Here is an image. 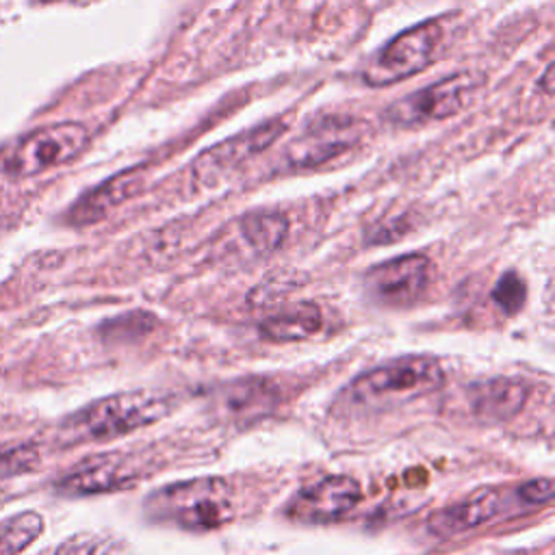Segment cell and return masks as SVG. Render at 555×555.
<instances>
[{
	"mask_svg": "<svg viewBox=\"0 0 555 555\" xmlns=\"http://www.w3.org/2000/svg\"><path fill=\"white\" fill-rule=\"evenodd\" d=\"M442 39V26L436 20L421 22L392 37L366 65L364 82L369 87H386L423 72Z\"/></svg>",
	"mask_w": 555,
	"mask_h": 555,
	"instance_id": "5",
	"label": "cell"
},
{
	"mask_svg": "<svg viewBox=\"0 0 555 555\" xmlns=\"http://www.w3.org/2000/svg\"><path fill=\"white\" fill-rule=\"evenodd\" d=\"M360 499L362 488L353 477L327 475L304 486L286 503V516L301 525H330L345 518Z\"/></svg>",
	"mask_w": 555,
	"mask_h": 555,
	"instance_id": "7",
	"label": "cell"
},
{
	"mask_svg": "<svg viewBox=\"0 0 555 555\" xmlns=\"http://www.w3.org/2000/svg\"><path fill=\"white\" fill-rule=\"evenodd\" d=\"M546 93L553 91V65L548 63V67L544 69V87H542Z\"/></svg>",
	"mask_w": 555,
	"mask_h": 555,
	"instance_id": "22",
	"label": "cell"
},
{
	"mask_svg": "<svg viewBox=\"0 0 555 555\" xmlns=\"http://www.w3.org/2000/svg\"><path fill=\"white\" fill-rule=\"evenodd\" d=\"M492 299H494V304L505 314H509V317L516 314L522 308L525 299H527V284H525V280L516 271L503 273L496 280L494 288H492Z\"/></svg>",
	"mask_w": 555,
	"mask_h": 555,
	"instance_id": "19",
	"label": "cell"
},
{
	"mask_svg": "<svg viewBox=\"0 0 555 555\" xmlns=\"http://www.w3.org/2000/svg\"><path fill=\"white\" fill-rule=\"evenodd\" d=\"M171 412V399L152 390H128L102 397L67 416L61 438L67 444L100 442L147 427Z\"/></svg>",
	"mask_w": 555,
	"mask_h": 555,
	"instance_id": "1",
	"label": "cell"
},
{
	"mask_svg": "<svg viewBox=\"0 0 555 555\" xmlns=\"http://www.w3.org/2000/svg\"><path fill=\"white\" fill-rule=\"evenodd\" d=\"M429 271L431 262L425 254H403L371 267L364 275V291L379 306H410L423 295Z\"/></svg>",
	"mask_w": 555,
	"mask_h": 555,
	"instance_id": "9",
	"label": "cell"
},
{
	"mask_svg": "<svg viewBox=\"0 0 555 555\" xmlns=\"http://www.w3.org/2000/svg\"><path fill=\"white\" fill-rule=\"evenodd\" d=\"M39 462L37 447L30 442H13L0 447V486L4 479L30 473Z\"/></svg>",
	"mask_w": 555,
	"mask_h": 555,
	"instance_id": "18",
	"label": "cell"
},
{
	"mask_svg": "<svg viewBox=\"0 0 555 555\" xmlns=\"http://www.w3.org/2000/svg\"><path fill=\"white\" fill-rule=\"evenodd\" d=\"M529 399V386L518 379H492L479 384L473 392V412L486 425H499L514 418Z\"/></svg>",
	"mask_w": 555,
	"mask_h": 555,
	"instance_id": "14",
	"label": "cell"
},
{
	"mask_svg": "<svg viewBox=\"0 0 555 555\" xmlns=\"http://www.w3.org/2000/svg\"><path fill=\"white\" fill-rule=\"evenodd\" d=\"M286 130V124L280 119L254 126L245 132H238L208 150H204L195 160H193V178L204 184H217L223 176L241 167L245 160L254 158L256 154L264 152L273 141Z\"/></svg>",
	"mask_w": 555,
	"mask_h": 555,
	"instance_id": "10",
	"label": "cell"
},
{
	"mask_svg": "<svg viewBox=\"0 0 555 555\" xmlns=\"http://www.w3.org/2000/svg\"><path fill=\"white\" fill-rule=\"evenodd\" d=\"M54 555H119V553L111 540L93 533H80L65 540Z\"/></svg>",
	"mask_w": 555,
	"mask_h": 555,
	"instance_id": "20",
	"label": "cell"
},
{
	"mask_svg": "<svg viewBox=\"0 0 555 555\" xmlns=\"http://www.w3.org/2000/svg\"><path fill=\"white\" fill-rule=\"evenodd\" d=\"M139 479L134 462L124 453H102L85 457L56 481V490L67 496L115 492Z\"/></svg>",
	"mask_w": 555,
	"mask_h": 555,
	"instance_id": "11",
	"label": "cell"
},
{
	"mask_svg": "<svg viewBox=\"0 0 555 555\" xmlns=\"http://www.w3.org/2000/svg\"><path fill=\"white\" fill-rule=\"evenodd\" d=\"M520 512L525 509L516 488H486L479 490L457 503L436 509L427 518V529L434 535L451 538L481 525H488L496 518H503L505 512Z\"/></svg>",
	"mask_w": 555,
	"mask_h": 555,
	"instance_id": "8",
	"label": "cell"
},
{
	"mask_svg": "<svg viewBox=\"0 0 555 555\" xmlns=\"http://www.w3.org/2000/svg\"><path fill=\"white\" fill-rule=\"evenodd\" d=\"M4 496H7V494H4V490H2V486H0V503L4 501Z\"/></svg>",
	"mask_w": 555,
	"mask_h": 555,
	"instance_id": "23",
	"label": "cell"
},
{
	"mask_svg": "<svg viewBox=\"0 0 555 555\" xmlns=\"http://www.w3.org/2000/svg\"><path fill=\"white\" fill-rule=\"evenodd\" d=\"M444 384V371L436 358L403 356L358 375L345 397L351 405L382 410L425 397Z\"/></svg>",
	"mask_w": 555,
	"mask_h": 555,
	"instance_id": "3",
	"label": "cell"
},
{
	"mask_svg": "<svg viewBox=\"0 0 555 555\" xmlns=\"http://www.w3.org/2000/svg\"><path fill=\"white\" fill-rule=\"evenodd\" d=\"M145 512L154 522L173 525L186 531H208L232 518L234 492L221 477H195L150 492Z\"/></svg>",
	"mask_w": 555,
	"mask_h": 555,
	"instance_id": "2",
	"label": "cell"
},
{
	"mask_svg": "<svg viewBox=\"0 0 555 555\" xmlns=\"http://www.w3.org/2000/svg\"><path fill=\"white\" fill-rule=\"evenodd\" d=\"M321 325H323L321 308L314 301H297L260 321L258 332L267 340L291 343V340H306L314 336L321 330Z\"/></svg>",
	"mask_w": 555,
	"mask_h": 555,
	"instance_id": "15",
	"label": "cell"
},
{
	"mask_svg": "<svg viewBox=\"0 0 555 555\" xmlns=\"http://www.w3.org/2000/svg\"><path fill=\"white\" fill-rule=\"evenodd\" d=\"M89 143V132L78 121H61L33 130L4 156L9 178H28L76 158Z\"/></svg>",
	"mask_w": 555,
	"mask_h": 555,
	"instance_id": "4",
	"label": "cell"
},
{
	"mask_svg": "<svg viewBox=\"0 0 555 555\" xmlns=\"http://www.w3.org/2000/svg\"><path fill=\"white\" fill-rule=\"evenodd\" d=\"M553 481L548 477H542V479H531V481H525L520 486H516V492H518V499L522 503L525 509L529 507H540V505H546L551 499H553Z\"/></svg>",
	"mask_w": 555,
	"mask_h": 555,
	"instance_id": "21",
	"label": "cell"
},
{
	"mask_svg": "<svg viewBox=\"0 0 555 555\" xmlns=\"http://www.w3.org/2000/svg\"><path fill=\"white\" fill-rule=\"evenodd\" d=\"M43 531V518L28 509L0 520V555H20Z\"/></svg>",
	"mask_w": 555,
	"mask_h": 555,
	"instance_id": "17",
	"label": "cell"
},
{
	"mask_svg": "<svg viewBox=\"0 0 555 555\" xmlns=\"http://www.w3.org/2000/svg\"><path fill=\"white\" fill-rule=\"evenodd\" d=\"M351 119L330 117L321 124H314L308 134H304L297 143L286 150V160L293 169H310L319 167L336 154L345 152L353 141Z\"/></svg>",
	"mask_w": 555,
	"mask_h": 555,
	"instance_id": "12",
	"label": "cell"
},
{
	"mask_svg": "<svg viewBox=\"0 0 555 555\" xmlns=\"http://www.w3.org/2000/svg\"><path fill=\"white\" fill-rule=\"evenodd\" d=\"M483 82L486 76L481 72H457L392 102V106L386 111V117L399 126L447 119L457 115Z\"/></svg>",
	"mask_w": 555,
	"mask_h": 555,
	"instance_id": "6",
	"label": "cell"
},
{
	"mask_svg": "<svg viewBox=\"0 0 555 555\" xmlns=\"http://www.w3.org/2000/svg\"><path fill=\"white\" fill-rule=\"evenodd\" d=\"M143 186V173L139 169L121 171L89 193H85L69 210V221L74 225H89L104 219L113 208L128 202Z\"/></svg>",
	"mask_w": 555,
	"mask_h": 555,
	"instance_id": "13",
	"label": "cell"
},
{
	"mask_svg": "<svg viewBox=\"0 0 555 555\" xmlns=\"http://www.w3.org/2000/svg\"><path fill=\"white\" fill-rule=\"evenodd\" d=\"M241 234L258 254H271L288 236V219L275 210H254L241 219Z\"/></svg>",
	"mask_w": 555,
	"mask_h": 555,
	"instance_id": "16",
	"label": "cell"
}]
</instances>
